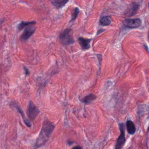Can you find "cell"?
<instances>
[{"instance_id":"4fadbf2b","label":"cell","mask_w":149,"mask_h":149,"mask_svg":"<svg viewBox=\"0 0 149 149\" xmlns=\"http://www.w3.org/2000/svg\"><path fill=\"white\" fill-rule=\"evenodd\" d=\"M111 23V20L108 17H104L100 20V25L102 26H108Z\"/></svg>"},{"instance_id":"9c48e42d","label":"cell","mask_w":149,"mask_h":149,"mask_svg":"<svg viewBox=\"0 0 149 149\" xmlns=\"http://www.w3.org/2000/svg\"><path fill=\"white\" fill-rule=\"evenodd\" d=\"M126 125H127V130L129 134L130 135H133L135 134L136 131V129L133 123L131 120H128L126 123Z\"/></svg>"},{"instance_id":"52a82bcc","label":"cell","mask_w":149,"mask_h":149,"mask_svg":"<svg viewBox=\"0 0 149 149\" xmlns=\"http://www.w3.org/2000/svg\"><path fill=\"white\" fill-rule=\"evenodd\" d=\"M91 40V39L85 38L83 37H79L78 39V43L81 45L82 50H87L91 47L90 43Z\"/></svg>"},{"instance_id":"3957f363","label":"cell","mask_w":149,"mask_h":149,"mask_svg":"<svg viewBox=\"0 0 149 149\" xmlns=\"http://www.w3.org/2000/svg\"><path fill=\"white\" fill-rule=\"evenodd\" d=\"M119 127L120 131V135L117 140L115 149H122L125 142L124 124L123 123H119Z\"/></svg>"},{"instance_id":"9a60e30c","label":"cell","mask_w":149,"mask_h":149,"mask_svg":"<svg viewBox=\"0 0 149 149\" xmlns=\"http://www.w3.org/2000/svg\"><path fill=\"white\" fill-rule=\"evenodd\" d=\"M13 106L15 107L16 108L17 110L19 112H20V113L21 114L23 118L24 119V118H25V114H24V112H23L22 109H21V108H20L17 105H15L14 103H13Z\"/></svg>"},{"instance_id":"ac0fdd59","label":"cell","mask_w":149,"mask_h":149,"mask_svg":"<svg viewBox=\"0 0 149 149\" xmlns=\"http://www.w3.org/2000/svg\"><path fill=\"white\" fill-rule=\"evenodd\" d=\"M72 149H82V147L81 146H74L73 147Z\"/></svg>"},{"instance_id":"8fae6325","label":"cell","mask_w":149,"mask_h":149,"mask_svg":"<svg viewBox=\"0 0 149 149\" xmlns=\"http://www.w3.org/2000/svg\"><path fill=\"white\" fill-rule=\"evenodd\" d=\"M96 98V96L94 94H90L86 96L82 99V102L85 103H90L91 102L95 100Z\"/></svg>"},{"instance_id":"6da1fadb","label":"cell","mask_w":149,"mask_h":149,"mask_svg":"<svg viewBox=\"0 0 149 149\" xmlns=\"http://www.w3.org/2000/svg\"><path fill=\"white\" fill-rule=\"evenodd\" d=\"M54 128V125L52 122L47 119L44 120L40 133L36 141L35 146L37 148L41 147L47 143Z\"/></svg>"},{"instance_id":"8992f818","label":"cell","mask_w":149,"mask_h":149,"mask_svg":"<svg viewBox=\"0 0 149 149\" xmlns=\"http://www.w3.org/2000/svg\"><path fill=\"white\" fill-rule=\"evenodd\" d=\"M141 20L140 18L127 19L123 21V24L125 27L129 28H136L141 26Z\"/></svg>"},{"instance_id":"5b68a950","label":"cell","mask_w":149,"mask_h":149,"mask_svg":"<svg viewBox=\"0 0 149 149\" xmlns=\"http://www.w3.org/2000/svg\"><path fill=\"white\" fill-rule=\"evenodd\" d=\"M36 27L30 26L25 28L24 32L20 37V39L22 41H26L28 40L32 35L35 33Z\"/></svg>"},{"instance_id":"30bf717a","label":"cell","mask_w":149,"mask_h":149,"mask_svg":"<svg viewBox=\"0 0 149 149\" xmlns=\"http://www.w3.org/2000/svg\"><path fill=\"white\" fill-rule=\"evenodd\" d=\"M68 1H51L52 5L55 7L57 9H60L62 8L64 6L66 3L68 2Z\"/></svg>"},{"instance_id":"7c38bea8","label":"cell","mask_w":149,"mask_h":149,"mask_svg":"<svg viewBox=\"0 0 149 149\" xmlns=\"http://www.w3.org/2000/svg\"><path fill=\"white\" fill-rule=\"evenodd\" d=\"M36 23V22L35 21H28V22H24V21H22L20 24L18 25V28L19 29V30H22L23 28H24L26 27L27 26H30V25H32V24H34Z\"/></svg>"},{"instance_id":"ba28073f","label":"cell","mask_w":149,"mask_h":149,"mask_svg":"<svg viewBox=\"0 0 149 149\" xmlns=\"http://www.w3.org/2000/svg\"><path fill=\"white\" fill-rule=\"evenodd\" d=\"M139 7V5L136 3H134L131 5L130 7L125 12V16H132L135 15L137 10H138Z\"/></svg>"},{"instance_id":"e0dca14e","label":"cell","mask_w":149,"mask_h":149,"mask_svg":"<svg viewBox=\"0 0 149 149\" xmlns=\"http://www.w3.org/2000/svg\"><path fill=\"white\" fill-rule=\"evenodd\" d=\"M24 123L26 124V125L28 127H31V124L30 123V122L28 121V120L27 119H26V120H24Z\"/></svg>"},{"instance_id":"7a4b0ae2","label":"cell","mask_w":149,"mask_h":149,"mask_svg":"<svg viewBox=\"0 0 149 149\" xmlns=\"http://www.w3.org/2000/svg\"><path fill=\"white\" fill-rule=\"evenodd\" d=\"M60 40L64 45H70L73 44L75 41L72 29L70 28L65 29L60 34Z\"/></svg>"},{"instance_id":"5bb4252c","label":"cell","mask_w":149,"mask_h":149,"mask_svg":"<svg viewBox=\"0 0 149 149\" xmlns=\"http://www.w3.org/2000/svg\"><path fill=\"white\" fill-rule=\"evenodd\" d=\"M79 12H80V10H79V8L78 7H75L73 10V12H72V18H71L70 21H73V20H74L75 19H76Z\"/></svg>"},{"instance_id":"2e32d148","label":"cell","mask_w":149,"mask_h":149,"mask_svg":"<svg viewBox=\"0 0 149 149\" xmlns=\"http://www.w3.org/2000/svg\"><path fill=\"white\" fill-rule=\"evenodd\" d=\"M24 72H25V74L26 76H28L29 74V71L28 70V69L26 67L24 66Z\"/></svg>"},{"instance_id":"277c9868","label":"cell","mask_w":149,"mask_h":149,"mask_svg":"<svg viewBox=\"0 0 149 149\" xmlns=\"http://www.w3.org/2000/svg\"><path fill=\"white\" fill-rule=\"evenodd\" d=\"M40 112L39 109L36 106L32 101L28 103L27 108V114L28 117L31 120L35 119L37 116Z\"/></svg>"}]
</instances>
